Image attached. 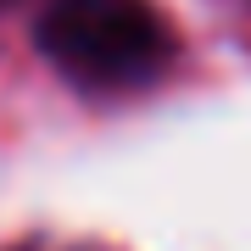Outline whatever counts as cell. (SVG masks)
<instances>
[{"label":"cell","mask_w":251,"mask_h":251,"mask_svg":"<svg viewBox=\"0 0 251 251\" xmlns=\"http://www.w3.org/2000/svg\"><path fill=\"white\" fill-rule=\"evenodd\" d=\"M39 45L78 84H145L168 67L173 34L145 0H50Z\"/></svg>","instance_id":"1"}]
</instances>
